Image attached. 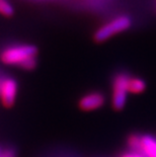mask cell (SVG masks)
Listing matches in <instances>:
<instances>
[{
	"mask_svg": "<svg viewBox=\"0 0 156 157\" xmlns=\"http://www.w3.org/2000/svg\"><path fill=\"white\" fill-rule=\"evenodd\" d=\"M38 50L29 44H11L0 52V60L6 65L16 66L25 70L35 68Z\"/></svg>",
	"mask_w": 156,
	"mask_h": 157,
	"instance_id": "6da1fadb",
	"label": "cell"
},
{
	"mask_svg": "<svg viewBox=\"0 0 156 157\" xmlns=\"http://www.w3.org/2000/svg\"><path fill=\"white\" fill-rule=\"evenodd\" d=\"M132 25V19L129 15L121 14L116 17L112 18L111 21L104 23L101 26L96 29L93 35L94 41L97 43L105 42L107 40L111 39L115 35H118L130 29Z\"/></svg>",
	"mask_w": 156,
	"mask_h": 157,
	"instance_id": "7a4b0ae2",
	"label": "cell"
},
{
	"mask_svg": "<svg viewBox=\"0 0 156 157\" xmlns=\"http://www.w3.org/2000/svg\"><path fill=\"white\" fill-rule=\"evenodd\" d=\"M129 78L127 73H118L112 80V102L115 109L120 111L126 105L129 93Z\"/></svg>",
	"mask_w": 156,
	"mask_h": 157,
	"instance_id": "3957f363",
	"label": "cell"
},
{
	"mask_svg": "<svg viewBox=\"0 0 156 157\" xmlns=\"http://www.w3.org/2000/svg\"><path fill=\"white\" fill-rule=\"evenodd\" d=\"M132 151L139 152L145 157H156V138L150 135H132L128 139Z\"/></svg>",
	"mask_w": 156,
	"mask_h": 157,
	"instance_id": "277c9868",
	"label": "cell"
},
{
	"mask_svg": "<svg viewBox=\"0 0 156 157\" xmlns=\"http://www.w3.org/2000/svg\"><path fill=\"white\" fill-rule=\"evenodd\" d=\"M17 93V83L13 78L4 76L0 78V101L3 105L11 106L15 101Z\"/></svg>",
	"mask_w": 156,
	"mask_h": 157,
	"instance_id": "5b68a950",
	"label": "cell"
},
{
	"mask_svg": "<svg viewBox=\"0 0 156 157\" xmlns=\"http://www.w3.org/2000/svg\"><path fill=\"white\" fill-rule=\"evenodd\" d=\"M105 101V98L101 92L93 91L82 96L79 101V106L82 111H94L104 105Z\"/></svg>",
	"mask_w": 156,
	"mask_h": 157,
	"instance_id": "8992f818",
	"label": "cell"
},
{
	"mask_svg": "<svg viewBox=\"0 0 156 157\" xmlns=\"http://www.w3.org/2000/svg\"><path fill=\"white\" fill-rule=\"evenodd\" d=\"M146 88V83L142 78L130 76L129 78V92L138 94V93L143 92Z\"/></svg>",
	"mask_w": 156,
	"mask_h": 157,
	"instance_id": "52a82bcc",
	"label": "cell"
},
{
	"mask_svg": "<svg viewBox=\"0 0 156 157\" xmlns=\"http://www.w3.org/2000/svg\"><path fill=\"white\" fill-rule=\"evenodd\" d=\"M14 13V8L9 0H0V14L6 17H10Z\"/></svg>",
	"mask_w": 156,
	"mask_h": 157,
	"instance_id": "ba28073f",
	"label": "cell"
},
{
	"mask_svg": "<svg viewBox=\"0 0 156 157\" xmlns=\"http://www.w3.org/2000/svg\"><path fill=\"white\" fill-rule=\"evenodd\" d=\"M0 157H15V152L10 148L2 149L1 153H0Z\"/></svg>",
	"mask_w": 156,
	"mask_h": 157,
	"instance_id": "9c48e42d",
	"label": "cell"
},
{
	"mask_svg": "<svg viewBox=\"0 0 156 157\" xmlns=\"http://www.w3.org/2000/svg\"><path fill=\"white\" fill-rule=\"evenodd\" d=\"M121 157H145L143 154L139 152H135V151H131V152H128V153H125L123 154Z\"/></svg>",
	"mask_w": 156,
	"mask_h": 157,
	"instance_id": "30bf717a",
	"label": "cell"
}]
</instances>
